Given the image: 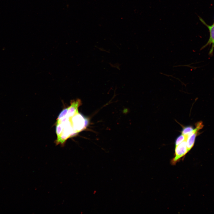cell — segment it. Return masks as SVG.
I'll return each instance as SVG.
<instances>
[{"label":"cell","mask_w":214,"mask_h":214,"mask_svg":"<svg viewBox=\"0 0 214 214\" xmlns=\"http://www.w3.org/2000/svg\"><path fill=\"white\" fill-rule=\"evenodd\" d=\"M203 126L202 122L197 123L196 128L194 129L193 131L187 136L186 140L188 152L193 147L195 140L198 133V131L202 129Z\"/></svg>","instance_id":"3957f363"},{"label":"cell","mask_w":214,"mask_h":214,"mask_svg":"<svg viewBox=\"0 0 214 214\" xmlns=\"http://www.w3.org/2000/svg\"><path fill=\"white\" fill-rule=\"evenodd\" d=\"M194 129L191 126H186L183 128L182 131V134L187 136L189 133L192 132Z\"/></svg>","instance_id":"277c9868"},{"label":"cell","mask_w":214,"mask_h":214,"mask_svg":"<svg viewBox=\"0 0 214 214\" xmlns=\"http://www.w3.org/2000/svg\"><path fill=\"white\" fill-rule=\"evenodd\" d=\"M199 20L203 24L207 27L210 33V37L208 41L202 47L201 49H204L208 45L210 46L212 45L211 48L209 52V55L212 56L214 49V23L212 25H208L200 17H199Z\"/></svg>","instance_id":"7a4b0ae2"},{"label":"cell","mask_w":214,"mask_h":214,"mask_svg":"<svg viewBox=\"0 0 214 214\" xmlns=\"http://www.w3.org/2000/svg\"><path fill=\"white\" fill-rule=\"evenodd\" d=\"M186 140L175 146L174 155L171 161V165H175L188 152Z\"/></svg>","instance_id":"6da1fadb"},{"label":"cell","mask_w":214,"mask_h":214,"mask_svg":"<svg viewBox=\"0 0 214 214\" xmlns=\"http://www.w3.org/2000/svg\"></svg>","instance_id":"8992f818"},{"label":"cell","mask_w":214,"mask_h":214,"mask_svg":"<svg viewBox=\"0 0 214 214\" xmlns=\"http://www.w3.org/2000/svg\"><path fill=\"white\" fill-rule=\"evenodd\" d=\"M187 136H185L181 134L178 136L176 139L175 142V146L178 145L184 140L187 139Z\"/></svg>","instance_id":"5b68a950"}]
</instances>
